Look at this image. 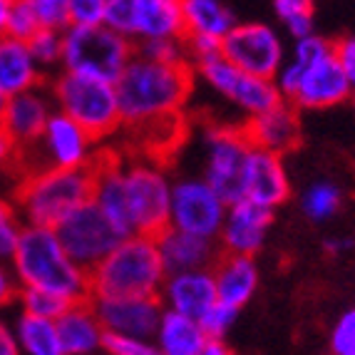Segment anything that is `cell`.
<instances>
[{
	"mask_svg": "<svg viewBox=\"0 0 355 355\" xmlns=\"http://www.w3.org/2000/svg\"><path fill=\"white\" fill-rule=\"evenodd\" d=\"M159 301L169 311H177V313L191 315V318L199 320L214 303L219 301L211 268L166 273L159 291Z\"/></svg>",
	"mask_w": 355,
	"mask_h": 355,
	"instance_id": "ffe728a7",
	"label": "cell"
},
{
	"mask_svg": "<svg viewBox=\"0 0 355 355\" xmlns=\"http://www.w3.org/2000/svg\"><path fill=\"white\" fill-rule=\"evenodd\" d=\"M273 83L279 87L281 97L293 102L301 112L303 110L308 112L331 110L353 97V85L338 62L336 50L308 62V65L286 58L281 70L273 77Z\"/></svg>",
	"mask_w": 355,
	"mask_h": 355,
	"instance_id": "52a82bcc",
	"label": "cell"
},
{
	"mask_svg": "<svg viewBox=\"0 0 355 355\" xmlns=\"http://www.w3.org/2000/svg\"><path fill=\"white\" fill-rule=\"evenodd\" d=\"M15 303H18L20 311H25V313L42 315V318H58V315L62 313V311H65L72 301L58 296V293H50V291L25 288V286H20Z\"/></svg>",
	"mask_w": 355,
	"mask_h": 355,
	"instance_id": "4dcf8cb0",
	"label": "cell"
},
{
	"mask_svg": "<svg viewBox=\"0 0 355 355\" xmlns=\"http://www.w3.org/2000/svg\"><path fill=\"white\" fill-rule=\"evenodd\" d=\"M135 53L147 60H157V62H184V60H187L182 37H152V40H139V42H135Z\"/></svg>",
	"mask_w": 355,
	"mask_h": 355,
	"instance_id": "836d02e7",
	"label": "cell"
},
{
	"mask_svg": "<svg viewBox=\"0 0 355 355\" xmlns=\"http://www.w3.org/2000/svg\"><path fill=\"white\" fill-rule=\"evenodd\" d=\"M246 199L263 204L268 209H279L291 196V177L286 169L284 154L268 149L251 147L246 169H243V194Z\"/></svg>",
	"mask_w": 355,
	"mask_h": 355,
	"instance_id": "d6986e66",
	"label": "cell"
},
{
	"mask_svg": "<svg viewBox=\"0 0 355 355\" xmlns=\"http://www.w3.org/2000/svg\"><path fill=\"white\" fill-rule=\"evenodd\" d=\"M236 315H239V308L216 301L207 313L199 318V323L204 326V331H207L209 338H226V333L231 331V326L236 323Z\"/></svg>",
	"mask_w": 355,
	"mask_h": 355,
	"instance_id": "74e56055",
	"label": "cell"
},
{
	"mask_svg": "<svg viewBox=\"0 0 355 355\" xmlns=\"http://www.w3.org/2000/svg\"><path fill=\"white\" fill-rule=\"evenodd\" d=\"M55 231H58L67 254L87 271L95 268L127 236L107 219L105 211L92 199H87L85 204L72 209L70 214H65L55 224Z\"/></svg>",
	"mask_w": 355,
	"mask_h": 355,
	"instance_id": "30bf717a",
	"label": "cell"
},
{
	"mask_svg": "<svg viewBox=\"0 0 355 355\" xmlns=\"http://www.w3.org/2000/svg\"><path fill=\"white\" fill-rule=\"evenodd\" d=\"M152 340L162 355H204L209 336L196 318L164 308Z\"/></svg>",
	"mask_w": 355,
	"mask_h": 355,
	"instance_id": "484cf974",
	"label": "cell"
},
{
	"mask_svg": "<svg viewBox=\"0 0 355 355\" xmlns=\"http://www.w3.org/2000/svg\"><path fill=\"white\" fill-rule=\"evenodd\" d=\"M340 207H343V189H340L336 182L318 179V182H313L303 191L301 209L313 224L333 219V216L340 211Z\"/></svg>",
	"mask_w": 355,
	"mask_h": 355,
	"instance_id": "f1b7e54d",
	"label": "cell"
},
{
	"mask_svg": "<svg viewBox=\"0 0 355 355\" xmlns=\"http://www.w3.org/2000/svg\"><path fill=\"white\" fill-rule=\"evenodd\" d=\"M62 355H95L102 350L105 326L89 298L75 301L55 318Z\"/></svg>",
	"mask_w": 355,
	"mask_h": 355,
	"instance_id": "7402d4cb",
	"label": "cell"
},
{
	"mask_svg": "<svg viewBox=\"0 0 355 355\" xmlns=\"http://www.w3.org/2000/svg\"><path fill=\"white\" fill-rule=\"evenodd\" d=\"M18 350L25 355H62V343L55 318H42L20 311L12 320Z\"/></svg>",
	"mask_w": 355,
	"mask_h": 355,
	"instance_id": "4316f807",
	"label": "cell"
},
{
	"mask_svg": "<svg viewBox=\"0 0 355 355\" xmlns=\"http://www.w3.org/2000/svg\"><path fill=\"white\" fill-rule=\"evenodd\" d=\"M48 85L55 107L75 119L77 125H83L97 142L119 132L122 114L114 83L60 70Z\"/></svg>",
	"mask_w": 355,
	"mask_h": 355,
	"instance_id": "8992f818",
	"label": "cell"
},
{
	"mask_svg": "<svg viewBox=\"0 0 355 355\" xmlns=\"http://www.w3.org/2000/svg\"><path fill=\"white\" fill-rule=\"evenodd\" d=\"M273 211L276 209H268L246 196L229 202L224 224L216 236L219 249L226 254L256 256L266 243V234L273 224Z\"/></svg>",
	"mask_w": 355,
	"mask_h": 355,
	"instance_id": "9a60e30c",
	"label": "cell"
},
{
	"mask_svg": "<svg viewBox=\"0 0 355 355\" xmlns=\"http://www.w3.org/2000/svg\"><path fill=\"white\" fill-rule=\"evenodd\" d=\"M221 55L241 70L271 80L288 58L279 30L266 23H236L221 37Z\"/></svg>",
	"mask_w": 355,
	"mask_h": 355,
	"instance_id": "5bb4252c",
	"label": "cell"
},
{
	"mask_svg": "<svg viewBox=\"0 0 355 355\" xmlns=\"http://www.w3.org/2000/svg\"><path fill=\"white\" fill-rule=\"evenodd\" d=\"M30 50L35 55L37 65L42 70H60L62 67V30L40 28L35 35L28 40Z\"/></svg>",
	"mask_w": 355,
	"mask_h": 355,
	"instance_id": "1f68e13d",
	"label": "cell"
},
{
	"mask_svg": "<svg viewBox=\"0 0 355 355\" xmlns=\"http://www.w3.org/2000/svg\"><path fill=\"white\" fill-rule=\"evenodd\" d=\"M333 50H336V58L343 67V72L348 75L350 85L355 89V35H348L343 40L333 42Z\"/></svg>",
	"mask_w": 355,
	"mask_h": 355,
	"instance_id": "60d3db41",
	"label": "cell"
},
{
	"mask_svg": "<svg viewBox=\"0 0 355 355\" xmlns=\"http://www.w3.org/2000/svg\"><path fill=\"white\" fill-rule=\"evenodd\" d=\"M135 42L152 37H184L182 0H132V28Z\"/></svg>",
	"mask_w": 355,
	"mask_h": 355,
	"instance_id": "d4e9b609",
	"label": "cell"
},
{
	"mask_svg": "<svg viewBox=\"0 0 355 355\" xmlns=\"http://www.w3.org/2000/svg\"><path fill=\"white\" fill-rule=\"evenodd\" d=\"M157 243H159V254L166 266V273L211 268L214 261L221 254L216 239L199 236V234L177 229V226H166L157 236Z\"/></svg>",
	"mask_w": 355,
	"mask_h": 355,
	"instance_id": "44dd1931",
	"label": "cell"
},
{
	"mask_svg": "<svg viewBox=\"0 0 355 355\" xmlns=\"http://www.w3.org/2000/svg\"><path fill=\"white\" fill-rule=\"evenodd\" d=\"M211 273L216 284V298L239 311L254 298L261 281L256 256L226 254V251H221L219 259L214 261Z\"/></svg>",
	"mask_w": 355,
	"mask_h": 355,
	"instance_id": "603a6c76",
	"label": "cell"
},
{
	"mask_svg": "<svg viewBox=\"0 0 355 355\" xmlns=\"http://www.w3.org/2000/svg\"><path fill=\"white\" fill-rule=\"evenodd\" d=\"M194 72L196 77H202L216 95L229 100L246 117L263 112V110H268L279 100H284L271 77L251 75V72L229 62L224 55H214V58L204 60V62H196Z\"/></svg>",
	"mask_w": 355,
	"mask_h": 355,
	"instance_id": "8fae6325",
	"label": "cell"
},
{
	"mask_svg": "<svg viewBox=\"0 0 355 355\" xmlns=\"http://www.w3.org/2000/svg\"><path fill=\"white\" fill-rule=\"evenodd\" d=\"M55 110L58 107H55L50 85L42 83L37 87L6 97V105L0 112V125L6 127V132L15 139L20 149H25L40 139L42 130H45Z\"/></svg>",
	"mask_w": 355,
	"mask_h": 355,
	"instance_id": "2e32d148",
	"label": "cell"
},
{
	"mask_svg": "<svg viewBox=\"0 0 355 355\" xmlns=\"http://www.w3.org/2000/svg\"><path fill=\"white\" fill-rule=\"evenodd\" d=\"M331 353L333 355H355V308H348L331 331Z\"/></svg>",
	"mask_w": 355,
	"mask_h": 355,
	"instance_id": "f35d334b",
	"label": "cell"
},
{
	"mask_svg": "<svg viewBox=\"0 0 355 355\" xmlns=\"http://www.w3.org/2000/svg\"><path fill=\"white\" fill-rule=\"evenodd\" d=\"M350 102H353V107H355V89H353V97H350Z\"/></svg>",
	"mask_w": 355,
	"mask_h": 355,
	"instance_id": "681fc988",
	"label": "cell"
},
{
	"mask_svg": "<svg viewBox=\"0 0 355 355\" xmlns=\"http://www.w3.org/2000/svg\"><path fill=\"white\" fill-rule=\"evenodd\" d=\"M102 350L110 355H157L154 340L127 336V333H112V331H105Z\"/></svg>",
	"mask_w": 355,
	"mask_h": 355,
	"instance_id": "d590c367",
	"label": "cell"
},
{
	"mask_svg": "<svg viewBox=\"0 0 355 355\" xmlns=\"http://www.w3.org/2000/svg\"><path fill=\"white\" fill-rule=\"evenodd\" d=\"M97 139L77 125L75 119L67 117L65 112L55 110L53 117L42 130L40 139L30 147L20 149V169L33 172L42 166H62V169H89L95 166L100 157Z\"/></svg>",
	"mask_w": 355,
	"mask_h": 355,
	"instance_id": "ba28073f",
	"label": "cell"
},
{
	"mask_svg": "<svg viewBox=\"0 0 355 355\" xmlns=\"http://www.w3.org/2000/svg\"><path fill=\"white\" fill-rule=\"evenodd\" d=\"M20 147L15 144L10 135L6 132V127L0 125V172H6V169H20Z\"/></svg>",
	"mask_w": 355,
	"mask_h": 355,
	"instance_id": "b9f144b4",
	"label": "cell"
},
{
	"mask_svg": "<svg viewBox=\"0 0 355 355\" xmlns=\"http://www.w3.org/2000/svg\"><path fill=\"white\" fill-rule=\"evenodd\" d=\"M40 30L35 10L30 6V0H10V12H8V35L30 40Z\"/></svg>",
	"mask_w": 355,
	"mask_h": 355,
	"instance_id": "e575fe53",
	"label": "cell"
},
{
	"mask_svg": "<svg viewBox=\"0 0 355 355\" xmlns=\"http://www.w3.org/2000/svg\"><path fill=\"white\" fill-rule=\"evenodd\" d=\"M3 105H6V97L0 95V112H3Z\"/></svg>",
	"mask_w": 355,
	"mask_h": 355,
	"instance_id": "c3c4849f",
	"label": "cell"
},
{
	"mask_svg": "<svg viewBox=\"0 0 355 355\" xmlns=\"http://www.w3.org/2000/svg\"><path fill=\"white\" fill-rule=\"evenodd\" d=\"M353 249H355V239H350V236H333L326 241V251L333 256L345 254V251H353Z\"/></svg>",
	"mask_w": 355,
	"mask_h": 355,
	"instance_id": "f6af8a7d",
	"label": "cell"
},
{
	"mask_svg": "<svg viewBox=\"0 0 355 355\" xmlns=\"http://www.w3.org/2000/svg\"><path fill=\"white\" fill-rule=\"evenodd\" d=\"M18 291H20V284L15 281V276H12L10 263H8V261H0V308L15 303Z\"/></svg>",
	"mask_w": 355,
	"mask_h": 355,
	"instance_id": "7bdbcfd3",
	"label": "cell"
},
{
	"mask_svg": "<svg viewBox=\"0 0 355 355\" xmlns=\"http://www.w3.org/2000/svg\"><path fill=\"white\" fill-rule=\"evenodd\" d=\"M226 202L204 177L172 179V209L169 226L191 231L199 236L216 239L226 216Z\"/></svg>",
	"mask_w": 355,
	"mask_h": 355,
	"instance_id": "4fadbf2b",
	"label": "cell"
},
{
	"mask_svg": "<svg viewBox=\"0 0 355 355\" xmlns=\"http://www.w3.org/2000/svg\"><path fill=\"white\" fill-rule=\"evenodd\" d=\"M184 33H199V35L224 37L236 18L221 0H182Z\"/></svg>",
	"mask_w": 355,
	"mask_h": 355,
	"instance_id": "83f0119b",
	"label": "cell"
},
{
	"mask_svg": "<svg viewBox=\"0 0 355 355\" xmlns=\"http://www.w3.org/2000/svg\"><path fill=\"white\" fill-rule=\"evenodd\" d=\"M184 53L191 65L196 62H204V60L214 58V55H221V37L211 35H199V33H184Z\"/></svg>",
	"mask_w": 355,
	"mask_h": 355,
	"instance_id": "ab89813d",
	"label": "cell"
},
{
	"mask_svg": "<svg viewBox=\"0 0 355 355\" xmlns=\"http://www.w3.org/2000/svg\"><path fill=\"white\" fill-rule=\"evenodd\" d=\"M8 263L25 288L50 291L72 303L89 298V271L67 254L55 226L25 224Z\"/></svg>",
	"mask_w": 355,
	"mask_h": 355,
	"instance_id": "7a4b0ae2",
	"label": "cell"
},
{
	"mask_svg": "<svg viewBox=\"0 0 355 355\" xmlns=\"http://www.w3.org/2000/svg\"><path fill=\"white\" fill-rule=\"evenodd\" d=\"M92 199V166L62 169L42 166L20 177L15 207L20 219L33 226H55L65 214Z\"/></svg>",
	"mask_w": 355,
	"mask_h": 355,
	"instance_id": "277c9868",
	"label": "cell"
},
{
	"mask_svg": "<svg viewBox=\"0 0 355 355\" xmlns=\"http://www.w3.org/2000/svg\"><path fill=\"white\" fill-rule=\"evenodd\" d=\"M8 12H10V0H0V35L8 33Z\"/></svg>",
	"mask_w": 355,
	"mask_h": 355,
	"instance_id": "7dc6e473",
	"label": "cell"
},
{
	"mask_svg": "<svg viewBox=\"0 0 355 355\" xmlns=\"http://www.w3.org/2000/svg\"><path fill=\"white\" fill-rule=\"evenodd\" d=\"M204 174L202 177L226 202H236L243 194V169L254 144L243 127L214 125L204 135Z\"/></svg>",
	"mask_w": 355,
	"mask_h": 355,
	"instance_id": "7c38bea8",
	"label": "cell"
},
{
	"mask_svg": "<svg viewBox=\"0 0 355 355\" xmlns=\"http://www.w3.org/2000/svg\"><path fill=\"white\" fill-rule=\"evenodd\" d=\"M273 10L291 37L313 33V0H273Z\"/></svg>",
	"mask_w": 355,
	"mask_h": 355,
	"instance_id": "f546056e",
	"label": "cell"
},
{
	"mask_svg": "<svg viewBox=\"0 0 355 355\" xmlns=\"http://www.w3.org/2000/svg\"><path fill=\"white\" fill-rule=\"evenodd\" d=\"M229 345L224 343V338H209L207 348H204V355H229Z\"/></svg>",
	"mask_w": 355,
	"mask_h": 355,
	"instance_id": "bcb514c9",
	"label": "cell"
},
{
	"mask_svg": "<svg viewBox=\"0 0 355 355\" xmlns=\"http://www.w3.org/2000/svg\"><path fill=\"white\" fill-rule=\"evenodd\" d=\"M243 132L254 147L286 157L301 144V110L293 102L279 100L263 112L246 117Z\"/></svg>",
	"mask_w": 355,
	"mask_h": 355,
	"instance_id": "ac0fdd59",
	"label": "cell"
},
{
	"mask_svg": "<svg viewBox=\"0 0 355 355\" xmlns=\"http://www.w3.org/2000/svg\"><path fill=\"white\" fill-rule=\"evenodd\" d=\"M20 353L18 343H15V333H12V323L6 318H0V355H15Z\"/></svg>",
	"mask_w": 355,
	"mask_h": 355,
	"instance_id": "ee69618b",
	"label": "cell"
},
{
	"mask_svg": "<svg viewBox=\"0 0 355 355\" xmlns=\"http://www.w3.org/2000/svg\"><path fill=\"white\" fill-rule=\"evenodd\" d=\"M135 55V40L107 23H72L62 30V67L114 83Z\"/></svg>",
	"mask_w": 355,
	"mask_h": 355,
	"instance_id": "5b68a950",
	"label": "cell"
},
{
	"mask_svg": "<svg viewBox=\"0 0 355 355\" xmlns=\"http://www.w3.org/2000/svg\"><path fill=\"white\" fill-rule=\"evenodd\" d=\"M127 209H130L132 234L159 236L169 226L172 209V179L162 164L154 162H122Z\"/></svg>",
	"mask_w": 355,
	"mask_h": 355,
	"instance_id": "9c48e42d",
	"label": "cell"
},
{
	"mask_svg": "<svg viewBox=\"0 0 355 355\" xmlns=\"http://www.w3.org/2000/svg\"><path fill=\"white\" fill-rule=\"evenodd\" d=\"M30 6L40 20V28L65 30L67 25H72L70 0H30Z\"/></svg>",
	"mask_w": 355,
	"mask_h": 355,
	"instance_id": "8d00e7d4",
	"label": "cell"
},
{
	"mask_svg": "<svg viewBox=\"0 0 355 355\" xmlns=\"http://www.w3.org/2000/svg\"><path fill=\"white\" fill-rule=\"evenodd\" d=\"M45 83V70L37 65L28 40L0 35V95L10 97Z\"/></svg>",
	"mask_w": 355,
	"mask_h": 355,
	"instance_id": "cb8c5ba5",
	"label": "cell"
},
{
	"mask_svg": "<svg viewBox=\"0 0 355 355\" xmlns=\"http://www.w3.org/2000/svg\"><path fill=\"white\" fill-rule=\"evenodd\" d=\"M196 72L189 60L157 62L142 55H132L122 75L114 80L122 127H139L157 119L182 114L194 92Z\"/></svg>",
	"mask_w": 355,
	"mask_h": 355,
	"instance_id": "6da1fadb",
	"label": "cell"
},
{
	"mask_svg": "<svg viewBox=\"0 0 355 355\" xmlns=\"http://www.w3.org/2000/svg\"><path fill=\"white\" fill-rule=\"evenodd\" d=\"M166 279L157 236L127 234L95 268H89V298L159 296Z\"/></svg>",
	"mask_w": 355,
	"mask_h": 355,
	"instance_id": "3957f363",
	"label": "cell"
},
{
	"mask_svg": "<svg viewBox=\"0 0 355 355\" xmlns=\"http://www.w3.org/2000/svg\"><path fill=\"white\" fill-rule=\"evenodd\" d=\"M23 229L25 221L20 219L15 202H8V199L0 196V261H10Z\"/></svg>",
	"mask_w": 355,
	"mask_h": 355,
	"instance_id": "d6a6232c",
	"label": "cell"
},
{
	"mask_svg": "<svg viewBox=\"0 0 355 355\" xmlns=\"http://www.w3.org/2000/svg\"><path fill=\"white\" fill-rule=\"evenodd\" d=\"M100 315L105 331L127 333V336L152 340L159 318L164 313L159 296H112V298H89Z\"/></svg>",
	"mask_w": 355,
	"mask_h": 355,
	"instance_id": "e0dca14e",
	"label": "cell"
}]
</instances>
